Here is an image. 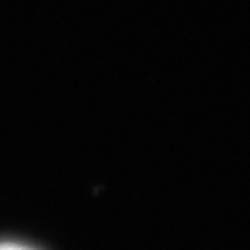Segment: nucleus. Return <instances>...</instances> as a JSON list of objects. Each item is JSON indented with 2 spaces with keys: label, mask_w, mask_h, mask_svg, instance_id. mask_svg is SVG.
<instances>
[{
  "label": "nucleus",
  "mask_w": 250,
  "mask_h": 250,
  "mask_svg": "<svg viewBox=\"0 0 250 250\" xmlns=\"http://www.w3.org/2000/svg\"><path fill=\"white\" fill-rule=\"evenodd\" d=\"M0 250H36V249H30L26 245H19V243H0Z\"/></svg>",
  "instance_id": "f257e3e1"
}]
</instances>
